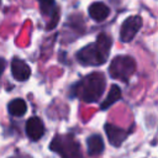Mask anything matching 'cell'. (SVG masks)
I'll return each mask as SVG.
<instances>
[{"label":"cell","mask_w":158,"mask_h":158,"mask_svg":"<svg viewBox=\"0 0 158 158\" xmlns=\"http://www.w3.org/2000/svg\"><path fill=\"white\" fill-rule=\"evenodd\" d=\"M112 40L106 33H100L95 42L83 47L78 53V60L84 65H101L107 60Z\"/></svg>","instance_id":"1"},{"label":"cell","mask_w":158,"mask_h":158,"mask_svg":"<svg viewBox=\"0 0 158 158\" xmlns=\"http://www.w3.org/2000/svg\"><path fill=\"white\" fill-rule=\"evenodd\" d=\"M106 80L102 73H91L73 88L75 95L84 102H96L104 94Z\"/></svg>","instance_id":"2"},{"label":"cell","mask_w":158,"mask_h":158,"mask_svg":"<svg viewBox=\"0 0 158 158\" xmlns=\"http://www.w3.org/2000/svg\"><path fill=\"white\" fill-rule=\"evenodd\" d=\"M49 148L58 153L62 158H83L80 144L72 136H56Z\"/></svg>","instance_id":"3"},{"label":"cell","mask_w":158,"mask_h":158,"mask_svg":"<svg viewBox=\"0 0 158 158\" xmlns=\"http://www.w3.org/2000/svg\"><path fill=\"white\" fill-rule=\"evenodd\" d=\"M136 70V62L130 56H117L115 57L109 67L110 75L115 79L127 81Z\"/></svg>","instance_id":"4"},{"label":"cell","mask_w":158,"mask_h":158,"mask_svg":"<svg viewBox=\"0 0 158 158\" xmlns=\"http://www.w3.org/2000/svg\"><path fill=\"white\" fill-rule=\"evenodd\" d=\"M142 23H143L142 17L138 15L127 17L122 22V26H121V31H120L121 41L122 42H131L133 40V37L136 36V33L142 27Z\"/></svg>","instance_id":"5"},{"label":"cell","mask_w":158,"mask_h":158,"mask_svg":"<svg viewBox=\"0 0 158 158\" xmlns=\"http://www.w3.org/2000/svg\"><path fill=\"white\" fill-rule=\"evenodd\" d=\"M37 1L40 4V10H41L42 15L44 17H49L47 30L53 28L57 25L58 19H59V15H58L59 10L56 5V1L54 0H37Z\"/></svg>","instance_id":"6"},{"label":"cell","mask_w":158,"mask_h":158,"mask_svg":"<svg viewBox=\"0 0 158 158\" xmlns=\"http://www.w3.org/2000/svg\"><path fill=\"white\" fill-rule=\"evenodd\" d=\"M26 135L32 139V141H38L40 138L43 137L44 135V125L42 120L37 116L31 117L26 122Z\"/></svg>","instance_id":"7"},{"label":"cell","mask_w":158,"mask_h":158,"mask_svg":"<svg viewBox=\"0 0 158 158\" xmlns=\"http://www.w3.org/2000/svg\"><path fill=\"white\" fill-rule=\"evenodd\" d=\"M105 132L107 135V138H109L110 143L115 147L121 146L122 142L126 139V137L128 135V131H126L121 127H117L115 125H111V123L105 125Z\"/></svg>","instance_id":"8"},{"label":"cell","mask_w":158,"mask_h":158,"mask_svg":"<svg viewBox=\"0 0 158 158\" xmlns=\"http://www.w3.org/2000/svg\"><path fill=\"white\" fill-rule=\"evenodd\" d=\"M11 73L17 81H25L31 75V68L22 59L14 58L11 62Z\"/></svg>","instance_id":"9"},{"label":"cell","mask_w":158,"mask_h":158,"mask_svg":"<svg viewBox=\"0 0 158 158\" xmlns=\"http://www.w3.org/2000/svg\"><path fill=\"white\" fill-rule=\"evenodd\" d=\"M88 12L90 15V17L96 21V22H101L104 20L107 19L109 14H110V9L107 5H105L104 2L101 1H96V2H93L89 9H88Z\"/></svg>","instance_id":"10"},{"label":"cell","mask_w":158,"mask_h":158,"mask_svg":"<svg viewBox=\"0 0 158 158\" xmlns=\"http://www.w3.org/2000/svg\"><path fill=\"white\" fill-rule=\"evenodd\" d=\"M86 146H88V153L90 156L100 154L104 151V141L100 135H91L90 137H88Z\"/></svg>","instance_id":"11"},{"label":"cell","mask_w":158,"mask_h":158,"mask_svg":"<svg viewBox=\"0 0 158 158\" xmlns=\"http://www.w3.org/2000/svg\"><path fill=\"white\" fill-rule=\"evenodd\" d=\"M120 99H121V89H120L116 84H112L109 95L106 96V99H105V100L102 101V104H101V110L109 109L111 105H114L115 102H117Z\"/></svg>","instance_id":"12"},{"label":"cell","mask_w":158,"mask_h":158,"mask_svg":"<svg viewBox=\"0 0 158 158\" xmlns=\"http://www.w3.org/2000/svg\"><path fill=\"white\" fill-rule=\"evenodd\" d=\"M7 107H9V112L16 117L23 116L27 111V105H26L25 100H22V99H14L12 101H10Z\"/></svg>","instance_id":"13"},{"label":"cell","mask_w":158,"mask_h":158,"mask_svg":"<svg viewBox=\"0 0 158 158\" xmlns=\"http://www.w3.org/2000/svg\"><path fill=\"white\" fill-rule=\"evenodd\" d=\"M5 65H6V62H5V60H4L2 58H0V77H1V74L4 73Z\"/></svg>","instance_id":"14"},{"label":"cell","mask_w":158,"mask_h":158,"mask_svg":"<svg viewBox=\"0 0 158 158\" xmlns=\"http://www.w3.org/2000/svg\"><path fill=\"white\" fill-rule=\"evenodd\" d=\"M0 6H1V0H0Z\"/></svg>","instance_id":"15"}]
</instances>
